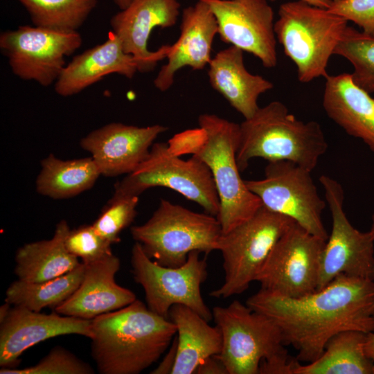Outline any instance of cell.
<instances>
[{
    "mask_svg": "<svg viewBox=\"0 0 374 374\" xmlns=\"http://www.w3.org/2000/svg\"><path fill=\"white\" fill-rule=\"evenodd\" d=\"M246 305L276 323L285 345L297 351L299 362L317 360L328 341L340 332H374V281L371 278L342 274L323 288L299 298L260 289Z\"/></svg>",
    "mask_w": 374,
    "mask_h": 374,
    "instance_id": "cell-1",
    "label": "cell"
},
{
    "mask_svg": "<svg viewBox=\"0 0 374 374\" xmlns=\"http://www.w3.org/2000/svg\"><path fill=\"white\" fill-rule=\"evenodd\" d=\"M91 356L101 374H138L157 362L177 329L139 299L91 319Z\"/></svg>",
    "mask_w": 374,
    "mask_h": 374,
    "instance_id": "cell-2",
    "label": "cell"
},
{
    "mask_svg": "<svg viewBox=\"0 0 374 374\" xmlns=\"http://www.w3.org/2000/svg\"><path fill=\"white\" fill-rule=\"evenodd\" d=\"M198 124V128L175 134L168 145L175 154H193L210 169L220 200L217 217L222 233H226L250 218L262 204L240 174V124L213 114H201Z\"/></svg>",
    "mask_w": 374,
    "mask_h": 374,
    "instance_id": "cell-3",
    "label": "cell"
},
{
    "mask_svg": "<svg viewBox=\"0 0 374 374\" xmlns=\"http://www.w3.org/2000/svg\"><path fill=\"white\" fill-rule=\"evenodd\" d=\"M328 148L319 123L300 121L283 103L272 101L240 124L236 161L240 172L257 157L290 161L312 172Z\"/></svg>",
    "mask_w": 374,
    "mask_h": 374,
    "instance_id": "cell-4",
    "label": "cell"
},
{
    "mask_svg": "<svg viewBox=\"0 0 374 374\" xmlns=\"http://www.w3.org/2000/svg\"><path fill=\"white\" fill-rule=\"evenodd\" d=\"M212 314L222 336L217 357L228 374H292L299 361L290 358L270 317L237 300L213 308Z\"/></svg>",
    "mask_w": 374,
    "mask_h": 374,
    "instance_id": "cell-5",
    "label": "cell"
},
{
    "mask_svg": "<svg viewBox=\"0 0 374 374\" xmlns=\"http://www.w3.org/2000/svg\"><path fill=\"white\" fill-rule=\"evenodd\" d=\"M345 18L302 0L281 4L274 32L296 65L300 82L326 78L327 66L348 26Z\"/></svg>",
    "mask_w": 374,
    "mask_h": 374,
    "instance_id": "cell-6",
    "label": "cell"
},
{
    "mask_svg": "<svg viewBox=\"0 0 374 374\" xmlns=\"http://www.w3.org/2000/svg\"><path fill=\"white\" fill-rule=\"evenodd\" d=\"M130 231L150 258L172 267L184 264L193 251L208 255L217 250L222 233L216 216L163 199L146 222L132 226Z\"/></svg>",
    "mask_w": 374,
    "mask_h": 374,
    "instance_id": "cell-7",
    "label": "cell"
},
{
    "mask_svg": "<svg viewBox=\"0 0 374 374\" xmlns=\"http://www.w3.org/2000/svg\"><path fill=\"white\" fill-rule=\"evenodd\" d=\"M154 187L170 188L217 216L220 200L210 169L195 156L184 160L168 143H154L146 159L114 185L112 197H139Z\"/></svg>",
    "mask_w": 374,
    "mask_h": 374,
    "instance_id": "cell-8",
    "label": "cell"
},
{
    "mask_svg": "<svg viewBox=\"0 0 374 374\" xmlns=\"http://www.w3.org/2000/svg\"><path fill=\"white\" fill-rule=\"evenodd\" d=\"M294 222L262 206L247 220L222 233L217 250L222 253L224 280L210 296L226 299L246 291L276 242Z\"/></svg>",
    "mask_w": 374,
    "mask_h": 374,
    "instance_id": "cell-9",
    "label": "cell"
},
{
    "mask_svg": "<svg viewBox=\"0 0 374 374\" xmlns=\"http://www.w3.org/2000/svg\"><path fill=\"white\" fill-rule=\"evenodd\" d=\"M199 251L189 253L181 266H163L150 258L140 243L132 249V274L135 282L145 292L146 305L152 312L169 319V311L174 305H184L208 321L213 319L212 311L204 303L200 287L207 278L206 258H201Z\"/></svg>",
    "mask_w": 374,
    "mask_h": 374,
    "instance_id": "cell-10",
    "label": "cell"
},
{
    "mask_svg": "<svg viewBox=\"0 0 374 374\" xmlns=\"http://www.w3.org/2000/svg\"><path fill=\"white\" fill-rule=\"evenodd\" d=\"M244 181L263 206L327 240L329 235L322 220L326 202L319 196L310 170L290 161H271L263 179Z\"/></svg>",
    "mask_w": 374,
    "mask_h": 374,
    "instance_id": "cell-11",
    "label": "cell"
},
{
    "mask_svg": "<svg viewBox=\"0 0 374 374\" xmlns=\"http://www.w3.org/2000/svg\"><path fill=\"white\" fill-rule=\"evenodd\" d=\"M78 31H61L37 26H19L0 35V49L12 73L43 87L55 83L66 66L65 57L82 45Z\"/></svg>",
    "mask_w": 374,
    "mask_h": 374,
    "instance_id": "cell-12",
    "label": "cell"
},
{
    "mask_svg": "<svg viewBox=\"0 0 374 374\" xmlns=\"http://www.w3.org/2000/svg\"><path fill=\"white\" fill-rule=\"evenodd\" d=\"M326 242L294 222L276 242L255 281L260 289L286 297L313 293L318 288Z\"/></svg>",
    "mask_w": 374,
    "mask_h": 374,
    "instance_id": "cell-13",
    "label": "cell"
},
{
    "mask_svg": "<svg viewBox=\"0 0 374 374\" xmlns=\"http://www.w3.org/2000/svg\"><path fill=\"white\" fill-rule=\"evenodd\" d=\"M319 181L331 214L332 229L321 254L317 290L342 274L374 280V240L370 231L362 232L348 220L340 183L324 175Z\"/></svg>",
    "mask_w": 374,
    "mask_h": 374,
    "instance_id": "cell-14",
    "label": "cell"
},
{
    "mask_svg": "<svg viewBox=\"0 0 374 374\" xmlns=\"http://www.w3.org/2000/svg\"><path fill=\"white\" fill-rule=\"evenodd\" d=\"M221 40L253 54L266 68L277 64L274 11L266 0H203Z\"/></svg>",
    "mask_w": 374,
    "mask_h": 374,
    "instance_id": "cell-15",
    "label": "cell"
},
{
    "mask_svg": "<svg viewBox=\"0 0 374 374\" xmlns=\"http://www.w3.org/2000/svg\"><path fill=\"white\" fill-rule=\"evenodd\" d=\"M179 8L177 0H132L111 18L112 33L120 39L125 52L134 57L139 72H150L158 62L166 58L170 45L150 51L149 37L156 27L173 26Z\"/></svg>",
    "mask_w": 374,
    "mask_h": 374,
    "instance_id": "cell-16",
    "label": "cell"
},
{
    "mask_svg": "<svg viewBox=\"0 0 374 374\" xmlns=\"http://www.w3.org/2000/svg\"><path fill=\"white\" fill-rule=\"evenodd\" d=\"M167 130L161 125L138 127L112 123L89 133L80 145L91 154L101 175L116 177L136 170L149 154L154 140Z\"/></svg>",
    "mask_w": 374,
    "mask_h": 374,
    "instance_id": "cell-17",
    "label": "cell"
},
{
    "mask_svg": "<svg viewBox=\"0 0 374 374\" xmlns=\"http://www.w3.org/2000/svg\"><path fill=\"white\" fill-rule=\"evenodd\" d=\"M91 320L14 306L1 322L0 366L17 368L25 350L57 336L73 334L91 339Z\"/></svg>",
    "mask_w": 374,
    "mask_h": 374,
    "instance_id": "cell-18",
    "label": "cell"
},
{
    "mask_svg": "<svg viewBox=\"0 0 374 374\" xmlns=\"http://www.w3.org/2000/svg\"><path fill=\"white\" fill-rule=\"evenodd\" d=\"M217 34L216 19L206 2L199 0L195 5L185 8L181 13L180 35L170 45L163 65L154 80V87L166 91L174 82L175 73L184 66L202 70L211 60L213 39Z\"/></svg>",
    "mask_w": 374,
    "mask_h": 374,
    "instance_id": "cell-19",
    "label": "cell"
},
{
    "mask_svg": "<svg viewBox=\"0 0 374 374\" xmlns=\"http://www.w3.org/2000/svg\"><path fill=\"white\" fill-rule=\"evenodd\" d=\"M85 271L79 287L54 310L58 314L84 319L123 308L136 299L135 294L118 285L115 280L121 267L113 253L103 259L84 263Z\"/></svg>",
    "mask_w": 374,
    "mask_h": 374,
    "instance_id": "cell-20",
    "label": "cell"
},
{
    "mask_svg": "<svg viewBox=\"0 0 374 374\" xmlns=\"http://www.w3.org/2000/svg\"><path fill=\"white\" fill-rule=\"evenodd\" d=\"M134 57L125 52L120 39L110 33L101 44L76 55L55 82V92L66 97L76 94L103 77L117 73L129 79L137 72Z\"/></svg>",
    "mask_w": 374,
    "mask_h": 374,
    "instance_id": "cell-21",
    "label": "cell"
},
{
    "mask_svg": "<svg viewBox=\"0 0 374 374\" xmlns=\"http://www.w3.org/2000/svg\"><path fill=\"white\" fill-rule=\"evenodd\" d=\"M325 79L323 107L326 114L374 153V98L354 83L350 73L328 75Z\"/></svg>",
    "mask_w": 374,
    "mask_h": 374,
    "instance_id": "cell-22",
    "label": "cell"
},
{
    "mask_svg": "<svg viewBox=\"0 0 374 374\" xmlns=\"http://www.w3.org/2000/svg\"><path fill=\"white\" fill-rule=\"evenodd\" d=\"M243 52L231 46L217 53L208 64V76L212 88L247 119L259 108L260 95L274 85L262 76L251 74L247 70Z\"/></svg>",
    "mask_w": 374,
    "mask_h": 374,
    "instance_id": "cell-23",
    "label": "cell"
},
{
    "mask_svg": "<svg viewBox=\"0 0 374 374\" xmlns=\"http://www.w3.org/2000/svg\"><path fill=\"white\" fill-rule=\"evenodd\" d=\"M168 316L177 334L172 374L195 373L206 359L220 354L222 336L217 325L210 326L207 320L184 305H172Z\"/></svg>",
    "mask_w": 374,
    "mask_h": 374,
    "instance_id": "cell-24",
    "label": "cell"
},
{
    "mask_svg": "<svg viewBox=\"0 0 374 374\" xmlns=\"http://www.w3.org/2000/svg\"><path fill=\"white\" fill-rule=\"evenodd\" d=\"M70 230L66 220L56 226L53 236L25 244L15 255V274L19 280L42 282L66 274L80 265L79 258L71 254L64 245Z\"/></svg>",
    "mask_w": 374,
    "mask_h": 374,
    "instance_id": "cell-25",
    "label": "cell"
},
{
    "mask_svg": "<svg viewBox=\"0 0 374 374\" xmlns=\"http://www.w3.org/2000/svg\"><path fill=\"white\" fill-rule=\"evenodd\" d=\"M366 333L345 330L334 335L323 354L306 365L299 362L292 374H372L374 361L365 353Z\"/></svg>",
    "mask_w": 374,
    "mask_h": 374,
    "instance_id": "cell-26",
    "label": "cell"
},
{
    "mask_svg": "<svg viewBox=\"0 0 374 374\" xmlns=\"http://www.w3.org/2000/svg\"><path fill=\"white\" fill-rule=\"evenodd\" d=\"M36 190L53 199H66L90 189L101 175L92 157L62 160L53 154L41 161Z\"/></svg>",
    "mask_w": 374,
    "mask_h": 374,
    "instance_id": "cell-27",
    "label": "cell"
},
{
    "mask_svg": "<svg viewBox=\"0 0 374 374\" xmlns=\"http://www.w3.org/2000/svg\"><path fill=\"white\" fill-rule=\"evenodd\" d=\"M85 271L81 262L73 270L42 282H12L6 292L5 301L14 306L40 312L44 308L55 309L64 302L79 287Z\"/></svg>",
    "mask_w": 374,
    "mask_h": 374,
    "instance_id": "cell-28",
    "label": "cell"
},
{
    "mask_svg": "<svg viewBox=\"0 0 374 374\" xmlns=\"http://www.w3.org/2000/svg\"><path fill=\"white\" fill-rule=\"evenodd\" d=\"M35 26L77 31L96 6L97 0H18Z\"/></svg>",
    "mask_w": 374,
    "mask_h": 374,
    "instance_id": "cell-29",
    "label": "cell"
},
{
    "mask_svg": "<svg viewBox=\"0 0 374 374\" xmlns=\"http://www.w3.org/2000/svg\"><path fill=\"white\" fill-rule=\"evenodd\" d=\"M334 54L348 60L354 68V83L366 92H374V36L348 26Z\"/></svg>",
    "mask_w": 374,
    "mask_h": 374,
    "instance_id": "cell-30",
    "label": "cell"
},
{
    "mask_svg": "<svg viewBox=\"0 0 374 374\" xmlns=\"http://www.w3.org/2000/svg\"><path fill=\"white\" fill-rule=\"evenodd\" d=\"M139 197H112L92 224L95 231L110 244L121 241L119 235L134 220Z\"/></svg>",
    "mask_w": 374,
    "mask_h": 374,
    "instance_id": "cell-31",
    "label": "cell"
},
{
    "mask_svg": "<svg viewBox=\"0 0 374 374\" xmlns=\"http://www.w3.org/2000/svg\"><path fill=\"white\" fill-rule=\"evenodd\" d=\"M1 374H93L90 365L69 350L56 346L37 364L24 368H1Z\"/></svg>",
    "mask_w": 374,
    "mask_h": 374,
    "instance_id": "cell-32",
    "label": "cell"
},
{
    "mask_svg": "<svg viewBox=\"0 0 374 374\" xmlns=\"http://www.w3.org/2000/svg\"><path fill=\"white\" fill-rule=\"evenodd\" d=\"M64 245L71 254L80 258L85 264L112 254V244L98 234L92 224L70 229L65 238Z\"/></svg>",
    "mask_w": 374,
    "mask_h": 374,
    "instance_id": "cell-33",
    "label": "cell"
},
{
    "mask_svg": "<svg viewBox=\"0 0 374 374\" xmlns=\"http://www.w3.org/2000/svg\"><path fill=\"white\" fill-rule=\"evenodd\" d=\"M328 10L354 22L364 33L374 36V0L332 1Z\"/></svg>",
    "mask_w": 374,
    "mask_h": 374,
    "instance_id": "cell-34",
    "label": "cell"
},
{
    "mask_svg": "<svg viewBox=\"0 0 374 374\" xmlns=\"http://www.w3.org/2000/svg\"><path fill=\"white\" fill-rule=\"evenodd\" d=\"M199 374H228L226 369L220 359L213 356L203 362L196 370Z\"/></svg>",
    "mask_w": 374,
    "mask_h": 374,
    "instance_id": "cell-35",
    "label": "cell"
},
{
    "mask_svg": "<svg viewBox=\"0 0 374 374\" xmlns=\"http://www.w3.org/2000/svg\"><path fill=\"white\" fill-rule=\"evenodd\" d=\"M175 353H176V339L174 338L173 343L170 348V350L168 354L166 356L163 361L157 366L154 370H153L152 374H163V373H171L175 359Z\"/></svg>",
    "mask_w": 374,
    "mask_h": 374,
    "instance_id": "cell-36",
    "label": "cell"
},
{
    "mask_svg": "<svg viewBox=\"0 0 374 374\" xmlns=\"http://www.w3.org/2000/svg\"><path fill=\"white\" fill-rule=\"evenodd\" d=\"M364 351L366 355L374 361V332L366 333Z\"/></svg>",
    "mask_w": 374,
    "mask_h": 374,
    "instance_id": "cell-37",
    "label": "cell"
},
{
    "mask_svg": "<svg viewBox=\"0 0 374 374\" xmlns=\"http://www.w3.org/2000/svg\"><path fill=\"white\" fill-rule=\"evenodd\" d=\"M275 1V0H270ZM314 6L328 9L331 5L332 0H302Z\"/></svg>",
    "mask_w": 374,
    "mask_h": 374,
    "instance_id": "cell-38",
    "label": "cell"
},
{
    "mask_svg": "<svg viewBox=\"0 0 374 374\" xmlns=\"http://www.w3.org/2000/svg\"><path fill=\"white\" fill-rule=\"evenodd\" d=\"M11 305L10 303L5 301V303L0 308V323L2 322L7 317Z\"/></svg>",
    "mask_w": 374,
    "mask_h": 374,
    "instance_id": "cell-39",
    "label": "cell"
},
{
    "mask_svg": "<svg viewBox=\"0 0 374 374\" xmlns=\"http://www.w3.org/2000/svg\"><path fill=\"white\" fill-rule=\"evenodd\" d=\"M114 3L121 9H125L132 0H113Z\"/></svg>",
    "mask_w": 374,
    "mask_h": 374,
    "instance_id": "cell-40",
    "label": "cell"
},
{
    "mask_svg": "<svg viewBox=\"0 0 374 374\" xmlns=\"http://www.w3.org/2000/svg\"><path fill=\"white\" fill-rule=\"evenodd\" d=\"M371 220H372V222H371V229H370V232L372 235V237L373 238V240H374V214L372 215V217H371ZM373 314H374V305H373Z\"/></svg>",
    "mask_w": 374,
    "mask_h": 374,
    "instance_id": "cell-41",
    "label": "cell"
},
{
    "mask_svg": "<svg viewBox=\"0 0 374 374\" xmlns=\"http://www.w3.org/2000/svg\"><path fill=\"white\" fill-rule=\"evenodd\" d=\"M372 374H374V363H373V368H372Z\"/></svg>",
    "mask_w": 374,
    "mask_h": 374,
    "instance_id": "cell-42",
    "label": "cell"
},
{
    "mask_svg": "<svg viewBox=\"0 0 374 374\" xmlns=\"http://www.w3.org/2000/svg\"><path fill=\"white\" fill-rule=\"evenodd\" d=\"M332 1H338V0H332Z\"/></svg>",
    "mask_w": 374,
    "mask_h": 374,
    "instance_id": "cell-43",
    "label": "cell"
}]
</instances>
